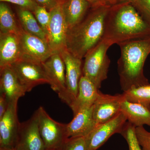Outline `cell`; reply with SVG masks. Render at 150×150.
<instances>
[{"label":"cell","mask_w":150,"mask_h":150,"mask_svg":"<svg viewBox=\"0 0 150 150\" xmlns=\"http://www.w3.org/2000/svg\"><path fill=\"white\" fill-rule=\"evenodd\" d=\"M66 67V103L69 107L77 96L79 83L83 75V59L76 57L65 49L60 53Z\"/></svg>","instance_id":"cell-10"},{"label":"cell","mask_w":150,"mask_h":150,"mask_svg":"<svg viewBox=\"0 0 150 150\" xmlns=\"http://www.w3.org/2000/svg\"><path fill=\"white\" fill-rule=\"evenodd\" d=\"M17 15L20 25L25 31L47 41V35L40 27L32 12L19 8Z\"/></svg>","instance_id":"cell-21"},{"label":"cell","mask_w":150,"mask_h":150,"mask_svg":"<svg viewBox=\"0 0 150 150\" xmlns=\"http://www.w3.org/2000/svg\"><path fill=\"white\" fill-rule=\"evenodd\" d=\"M19 36L21 60L41 64L52 55L46 40L28 33L22 28Z\"/></svg>","instance_id":"cell-8"},{"label":"cell","mask_w":150,"mask_h":150,"mask_svg":"<svg viewBox=\"0 0 150 150\" xmlns=\"http://www.w3.org/2000/svg\"><path fill=\"white\" fill-rule=\"evenodd\" d=\"M93 6L92 10L79 23L68 30L67 50L82 59L103 39L110 8L105 4Z\"/></svg>","instance_id":"cell-2"},{"label":"cell","mask_w":150,"mask_h":150,"mask_svg":"<svg viewBox=\"0 0 150 150\" xmlns=\"http://www.w3.org/2000/svg\"><path fill=\"white\" fill-rule=\"evenodd\" d=\"M111 45L110 42L103 39L84 58L83 75L88 78L98 89L107 78L110 60L107 52Z\"/></svg>","instance_id":"cell-4"},{"label":"cell","mask_w":150,"mask_h":150,"mask_svg":"<svg viewBox=\"0 0 150 150\" xmlns=\"http://www.w3.org/2000/svg\"><path fill=\"white\" fill-rule=\"evenodd\" d=\"M99 91L91 81L82 75L79 83L77 96L70 107L74 115L81 109L92 107Z\"/></svg>","instance_id":"cell-18"},{"label":"cell","mask_w":150,"mask_h":150,"mask_svg":"<svg viewBox=\"0 0 150 150\" xmlns=\"http://www.w3.org/2000/svg\"><path fill=\"white\" fill-rule=\"evenodd\" d=\"M121 54L118 62L120 84L123 92L149 84L144 74L145 61L150 54V37L118 44Z\"/></svg>","instance_id":"cell-3"},{"label":"cell","mask_w":150,"mask_h":150,"mask_svg":"<svg viewBox=\"0 0 150 150\" xmlns=\"http://www.w3.org/2000/svg\"><path fill=\"white\" fill-rule=\"evenodd\" d=\"M134 1V0H107V2L112 4H118L126 2H129L132 4Z\"/></svg>","instance_id":"cell-33"},{"label":"cell","mask_w":150,"mask_h":150,"mask_svg":"<svg viewBox=\"0 0 150 150\" xmlns=\"http://www.w3.org/2000/svg\"><path fill=\"white\" fill-rule=\"evenodd\" d=\"M27 92L11 66L0 69V93L8 102L18 101Z\"/></svg>","instance_id":"cell-15"},{"label":"cell","mask_w":150,"mask_h":150,"mask_svg":"<svg viewBox=\"0 0 150 150\" xmlns=\"http://www.w3.org/2000/svg\"><path fill=\"white\" fill-rule=\"evenodd\" d=\"M127 118L122 112L104 123L98 124L85 137L87 150H97L104 144L112 135L121 134Z\"/></svg>","instance_id":"cell-7"},{"label":"cell","mask_w":150,"mask_h":150,"mask_svg":"<svg viewBox=\"0 0 150 150\" xmlns=\"http://www.w3.org/2000/svg\"><path fill=\"white\" fill-rule=\"evenodd\" d=\"M97 125L93 115V106L83 108L74 115L73 120L67 124L68 137H86Z\"/></svg>","instance_id":"cell-17"},{"label":"cell","mask_w":150,"mask_h":150,"mask_svg":"<svg viewBox=\"0 0 150 150\" xmlns=\"http://www.w3.org/2000/svg\"><path fill=\"white\" fill-rule=\"evenodd\" d=\"M62 3L63 1L60 0L58 4L50 11L51 20L47 40L52 54H60L67 49L69 28L63 11Z\"/></svg>","instance_id":"cell-6"},{"label":"cell","mask_w":150,"mask_h":150,"mask_svg":"<svg viewBox=\"0 0 150 150\" xmlns=\"http://www.w3.org/2000/svg\"><path fill=\"white\" fill-rule=\"evenodd\" d=\"M41 64L50 80L51 88L58 93L62 101L66 103V67L61 54H52Z\"/></svg>","instance_id":"cell-11"},{"label":"cell","mask_w":150,"mask_h":150,"mask_svg":"<svg viewBox=\"0 0 150 150\" xmlns=\"http://www.w3.org/2000/svg\"><path fill=\"white\" fill-rule=\"evenodd\" d=\"M90 4L87 0H67L63 2L62 8L69 29L83 19Z\"/></svg>","instance_id":"cell-20"},{"label":"cell","mask_w":150,"mask_h":150,"mask_svg":"<svg viewBox=\"0 0 150 150\" xmlns=\"http://www.w3.org/2000/svg\"><path fill=\"white\" fill-rule=\"evenodd\" d=\"M21 56L19 35L0 33V69L21 60Z\"/></svg>","instance_id":"cell-16"},{"label":"cell","mask_w":150,"mask_h":150,"mask_svg":"<svg viewBox=\"0 0 150 150\" xmlns=\"http://www.w3.org/2000/svg\"><path fill=\"white\" fill-rule=\"evenodd\" d=\"M135 129L134 125L126 122L120 134L126 140L129 150H142L137 139Z\"/></svg>","instance_id":"cell-24"},{"label":"cell","mask_w":150,"mask_h":150,"mask_svg":"<svg viewBox=\"0 0 150 150\" xmlns=\"http://www.w3.org/2000/svg\"><path fill=\"white\" fill-rule=\"evenodd\" d=\"M1 2H8L18 6L21 8L33 12L38 5L33 0H0Z\"/></svg>","instance_id":"cell-29"},{"label":"cell","mask_w":150,"mask_h":150,"mask_svg":"<svg viewBox=\"0 0 150 150\" xmlns=\"http://www.w3.org/2000/svg\"><path fill=\"white\" fill-rule=\"evenodd\" d=\"M14 148L17 150H45L36 112L27 121L20 123Z\"/></svg>","instance_id":"cell-12"},{"label":"cell","mask_w":150,"mask_h":150,"mask_svg":"<svg viewBox=\"0 0 150 150\" xmlns=\"http://www.w3.org/2000/svg\"><path fill=\"white\" fill-rule=\"evenodd\" d=\"M132 4L142 17L150 25V0H134Z\"/></svg>","instance_id":"cell-27"},{"label":"cell","mask_w":150,"mask_h":150,"mask_svg":"<svg viewBox=\"0 0 150 150\" xmlns=\"http://www.w3.org/2000/svg\"><path fill=\"white\" fill-rule=\"evenodd\" d=\"M17 101L10 103L7 110L0 118V147H14L19 128Z\"/></svg>","instance_id":"cell-14"},{"label":"cell","mask_w":150,"mask_h":150,"mask_svg":"<svg viewBox=\"0 0 150 150\" xmlns=\"http://www.w3.org/2000/svg\"><path fill=\"white\" fill-rule=\"evenodd\" d=\"M21 28L11 9L5 3L0 4V33L19 35Z\"/></svg>","instance_id":"cell-22"},{"label":"cell","mask_w":150,"mask_h":150,"mask_svg":"<svg viewBox=\"0 0 150 150\" xmlns=\"http://www.w3.org/2000/svg\"><path fill=\"white\" fill-rule=\"evenodd\" d=\"M87 1H88V0H87Z\"/></svg>","instance_id":"cell-36"},{"label":"cell","mask_w":150,"mask_h":150,"mask_svg":"<svg viewBox=\"0 0 150 150\" xmlns=\"http://www.w3.org/2000/svg\"><path fill=\"white\" fill-rule=\"evenodd\" d=\"M49 150H62V148H60V149H54Z\"/></svg>","instance_id":"cell-35"},{"label":"cell","mask_w":150,"mask_h":150,"mask_svg":"<svg viewBox=\"0 0 150 150\" xmlns=\"http://www.w3.org/2000/svg\"><path fill=\"white\" fill-rule=\"evenodd\" d=\"M150 37V25L131 3L117 4L108 15L103 39L112 45Z\"/></svg>","instance_id":"cell-1"},{"label":"cell","mask_w":150,"mask_h":150,"mask_svg":"<svg viewBox=\"0 0 150 150\" xmlns=\"http://www.w3.org/2000/svg\"><path fill=\"white\" fill-rule=\"evenodd\" d=\"M0 150H17L14 147H0Z\"/></svg>","instance_id":"cell-34"},{"label":"cell","mask_w":150,"mask_h":150,"mask_svg":"<svg viewBox=\"0 0 150 150\" xmlns=\"http://www.w3.org/2000/svg\"><path fill=\"white\" fill-rule=\"evenodd\" d=\"M11 66L27 92L39 85H50V80L41 64L21 59Z\"/></svg>","instance_id":"cell-9"},{"label":"cell","mask_w":150,"mask_h":150,"mask_svg":"<svg viewBox=\"0 0 150 150\" xmlns=\"http://www.w3.org/2000/svg\"><path fill=\"white\" fill-rule=\"evenodd\" d=\"M125 98L123 93L111 95L99 91L93 105V115L97 124L109 121L121 112V103Z\"/></svg>","instance_id":"cell-13"},{"label":"cell","mask_w":150,"mask_h":150,"mask_svg":"<svg viewBox=\"0 0 150 150\" xmlns=\"http://www.w3.org/2000/svg\"><path fill=\"white\" fill-rule=\"evenodd\" d=\"M38 5L46 8L50 11L58 4L60 0H33Z\"/></svg>","instance_id":"cell-30"},{"label":"cell","mask_w":150,"mask_h":150,"mask_svg":"<svg viewBox=\"0 0 150 150\" xmlns=\"http://www.w3.org/2000/svg\"><path fill=\"white\" fill-rule=\"evenodd\" d=\"M136 136L142 150H150V132L144 126L136 127Z\"/></svg>","instance_id":"cell-28"},{"label":"cell","mask_w":150,"mask_h":150,"mask_svg":"<svg viewBox=\"0 0 150 150\" xmlns=\"http://www.w3.org/2000/svg\"><path fill=\"white\" fill-rule=\"evenodd\" d=\"M32 13L40 27L47 36L51 20L50 11L43 7L38 5Z\"/></svg>","instance_id":"cell-25"},{"label":"cell","mask_w":150,"mask_h":150,"mask_svg":"<svg viewBox=\"0 0 150 150\" xmlns=\"http://www.w3.org/2000/svg\"><path fill=\"white\" fill-rule=\"evenodd\" d=\"M62 150H87L85 137L69 138L62 147Z\"/></svg>","instance_id":"cell-26"},{"label":"cell","mask_w":150,"mask_h":150,"mask_svg":"<svg viewBox=\"0 0 150 150\" xmlns=\"http://www.w3.org/2000/svg\"><path fill=\"white\" fill-rule=\"evenodd\" d=\"M88 1L93 6L100 4H105L107 0H88Z\"/></svg>","instance_id":"cell-32"},{"label":"cell","mask_w":150,"mask_h":150,"mask_svg":"<svg viewBox=\"0 0 150 150\" xmlns=\"http://www.w3.org/2000/svg\"><path fill=\"white\" fill-rule=\"evenodd\" d=\"M9 103L6 97L0 93V118L2 117L7 110Z\"/></svg>","instance_id":"cell-31"},{"label":"cell","mask_w":150,"mask_h":150,"mask_svg":"<svg viewBox=\"0 0 150 150\" xmlns=\"http://www.w3.org/2000/svg\"><path fill=\"white\" fill-rule=\"evenodd\" d=\"M121 111L128 122L135 127L144 125L150 126V108L139 103H132L124 99L121 103Z\"/></svg>","instance_id":"cell-19"},{"label":"cell","mask_w":150,"mask_h":150,"mask_svg":"<svg viewBox=\"0 0 150 150\" xmlns=\"http://www.w3.org/2000/svg\"><path fill=\"white\" fill-rule=\"evenodd\" d=\"M125 99L150 108V84L133 87L123 93Z\"/></svg>","instance_id":"cell-23"},{"label":"cell","mask_w":150,"mask_h":150,"mask_svg":"<svg viewBox=\"0 0 150 150\" xmlns=\"http://www.w3.org/2000/svg\"><path fill=\"white\" fill-rule=\"evenodd\" d=\"M38 129L45 150L60 149L69 139L67 124L59 123L49 116L43 107L35 111Z\"/></svg>","instance_id":"cell-5"}]
</instances>
